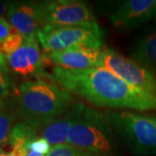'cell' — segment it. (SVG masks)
<instances>
[{
	"label": "cell",
	"instance_id": "16",
	"mask_svg": "<svg viewBox=\"0 0 156 156\" xmlns=\"http://www.w3.org/2000/svg\"><path fill=\"white\" fill-rule=\"evenodd\" d=\"M23 41L24 38L22 35L13 29L10 36L5 41L0 43V52L6 54V56L11 55L22 46Z\"/></svg>",
	"mask_w": 156,
	"mask_h": 156
},
{
	"label": "cell",
	"instance_id": "22",
	"mask_svg": "<svg viewBox=\"0 0 156 156\" xmlns=\"http://www.w3.org/2000/svg\"><path fill=\"white\" fill-rule=\"evenodd\" d=\"M9 4L6 2H1L0 1V18H4V15L6 11H8Z\"/></svg>",
	"mask_w": 156,
	"mask_h": 156
},
{
	"label": "cell",
	"instance_id": "4",
	"mask_svg": "<svg viewBox=\"0 0 156 156\" xmlns=\"http://www.w3.org/2000/svg\"><path fill=\"white\" fill-rule=\"evenodd\" d=\"M112 128L133 153L156 155V115L130 111L108 113Z\"/></svg>",
	"mask_w": 156,
	"mask_h": 156
},
{
	"label": "cell",
	"instance_id": "20",
	"mask_svg": "<svg viewBox=\"0 0 156 156\" xmlns=\"http://www.w3.org/2000/svg\"><path fill=\"white\" fill-rule=\"evenodd\" d=\"M13 29L5 18H0V43L5 41L10 36Z\"/></svg>",
	"mask_w": 156,
	"mask_h": 156
},
{
	"label": "cell",
	"instance_id": "24",
	"mask_svg": "<svg viewBox=\"0 0 156 156\" xmlns=\"http://www.w3.org/2000/svg\"><path fill=\"white\" fill-rule=\"evenodd\" d=\"M0 156H8V154H6V153H5V152L3 151L2 153H0Z\"/></svg>",
	"mask_w": 156,
	"mask_h": 156
},
{
	"label": "cell",
	"instance_id": "1",
	"mask_svg": "<svg viewBox=\"0 0 156 156\" xmlns=\"http://www.w3.org/2000/svg\"><path fill=\"white\" fill-rule=\"evenodd\" d=\"M51 76L63 89L95 106L156 110V95L134 88L105 67L86 69L54 67Z\"/></svg>",
	"mask_w": 156,
	"mask_h": 156
},
{
	"label": "cell",
	"instance_id": "10",
	"mask_svg": "<svg viewBox=\"0 0 156 156\" xmlns=\"http://www.w3.org/2000/svg\"><path fill=\"white\" fill-rule=\"evenodd\" d=\"M5 58L13 71L20 76L37 77L46 76L37 36L24 39L22 46Z\"/></svg>",
	"mask_w": 156,
	"mask_h": 156
},
{
	"label": "cell",
	"instance_id": "11",
	"mask_svg": "<svg viewBox=\"0 0 156 156\" xmlns=\"http://www.w3.org/2000/svg\"><path fill=\"white\" fill-rule=\"evenodd\" d=\"M9 23L24 39L37 36L40 23L37 12V2L18 1L9 4L7 11Z\"/></svg>",
	"mask_w": 156,
	"mask_h": 156
},
{
	"label": "cell",
	"instance_id": "2",
	"mask_svg": "<svg viewBox=\"0 0 156 156\" xmlns=\"http://www.w3.org/2000/svg\"><path fill=\"white\" fill-rule=\"evenodd\" d=\"M73 104L69 91L44 80L28 81L19 87L17 112L34 129L44 128Z\"/></svg>",
	"mask_w": 156,
	"mask_h": 156
},
{
	"label": "cell",
	"instance_id": "14",
	"mask_svg": "<svg viewBox=\"0 0 156 156\" xmlns=\"http://www.w3.org/2000/svg\"><path fill=\"white\" fill-rule=\"evenodd\" d=\"M15 105L11 99L0 100V146L5 144L10 135L15 120Z\"/></svg>",
	"mask_w": 156,
	"mask_h": 156
},
{
	"label": "cell",
	"instance_id": "6",
	"mask_svg": "<svg viewBox=\"0 0 156 156\" xmlns=\"http://www.w3.org/2000/svg\"><path fill=\"white\" fill-rule=\"evenodd\" d=\"M37 37L45 52L73 49L101 50L104 44L103 30L82 27L47 26L39 29Z\"/></svg>",
	"mask_w": 156,
	"mask_h": 156
},
{
	"label": "cell",
	"instance_id": "18",
	"mask_svg": "<svg viewBox=\"0 0 156 156\" xmlns=\"http://www.w3.org/2000/svg\"><path fill=\"white\" fill-rule=\"evenodd\" d=\"M27 150L35 151L40 153L42 154H48L51 149V147L48 143V141L44 138H37L32 141H30L27 145Z\"/></svg>",
	"mask_w": 156,
	"mask_h": 156
},
{
	"label": "cell",
	"instance_id": "9",
	"mask_svg": "<svg viewBox=\"0 0 156 156\" xmlns=\"http://www.w3.org/2000/svg\"><path fill=\"white\" fill-rule=\"evenodd\" d=\"M44 63L68 69L103 67L102 50L73 49L43 53Z\"/></svg>",
	"mask_w": 156,
	"mask_h": 156
},
{
	"label": "cell",
	"instance_id": "7",
	"mask_svg": "<svg viewBox=\"0 0 156 156\" xmlns=\"http://www.w3.org/2000/svg\"><path fill=\"white\" fill-rule=\"evenodd\" d=\"M102 61L103 67L116 74L128 83L156 95V75L154 71L110 48L102 50Z\"/></svg>",
	"mask_w": 156,
	"mask_h": 156
},
{
	"label": "cell",
	"instance_id": "26",
	"mask_svg": "<svg viewBox=\"0 0 156 156\" xmlns=\"http://www.w3.org/2000/svg\"><path fill=\"white\" fill-rule=\"evenodd\" d=\"M155 20H156V15H155Z\"/></svg>",
	"mask_w": 156,
	"mask_h": 156
},
{
	"label": "cell",
	"instance_id": "23",
	"mask_svg": "<svg viewBox=\"0 0 156 156\" xmlns=\"http://www.w3.org/2000/svg\"><path fill=\"white\" fill-rule=\"evenodd\" d=\"M27 156H44V154L37 153V152H35V151H29L28 154Z\"/></svg>",
	"mask_w": 156,
	"mask_h": 156
},
{
	"label": "cell",
	"instance_id": "5",
	"mask_svg": "<svg viewBox=\"0 0 156 156\" xmlns=\"http://www.w3.org/2000/svg\"><path fill=\"white\" fill-rule=\"evenodd\" d=\"M40 29L82 27L102 30L95 19L91 6L80 0H45L37 2Z\"/></svg>",
	"mask_w": 156,
	"mask_h": 156
},
{
	"label": "cell",
	"instance_id": "25",
	"mask_svg": "<svg viewBox=\"0 0 156 156\" xmlns=\"http://www.w3.org/2000/svg\"><path fill=\"white\" fill-rule=\"evenodd\" d=\"M8 156H12V155H11V154H8Z\"/></svg>",
	"mask_w": 156,
	"mask_h": 156
},
{
	"label": "cell",
	"instance_id": "3",
	"mask_svg": "<svg viewBox=\"0 0 156 156\" xmlns=\"http://www.w3.org/2000/svg\"><path fill=\"white\" fill-rule=\"evenodd\" d=\"M68 144L91 154L105 156L114 150V134L106 115L78 102Z\"/></svg>",
	"mask_w": 156,
	"mask_h": 156
},
{
	"label": "cell",
	"instance_id": "21",
	"mask_svg": "<svg viewBox=\"0 0 156 156\" xmlns=\"http://www.w3.org/2000/svg\"><path fill=\"white\" fill-rule=\"evenodd\" d=\"M0 70L4 72H8V67L6 63L5 56L3 55V53L0 52Z\"/></svg>",
	"mask_w": 156,
	"mask_h": 156
},
{
	"label": "cell",
	"instance_id": "8",
	"mask_svg": "<svg viewBox=\"0 0 156 156\" xmlns=\"http://www.w3.org/2000/svg\"><path fill=\"white\" fill-rule=\"evenodd\" d=\"M156 15V0H124L112 2L108 17L115 28L128 31L140 27Z\"/></svg>",
	"mask_w": 156,
	"mask_h": 156
},
{
	"label": "cell",
	"instance_id": "15",
	"mask_svg": "<svg viewBox=\"0 0 156 156\" xmlns=\"http://www.w3.org/2000/svg\"><path fill=\"white\" fill-rule=\"evenodd\" d=\"M37 138V135L36 133V129L31 128L26 123L19 122L17 123L13 127L7 141L1 146L11 147V150H12V147L14 146H21L26 147L30 141L36 140Z\"/></svg>",
	"mask_w": 156,
	"mask_h": 156
},
{
	"label": "cell",
	"instance_id": "13",
	"mask_svg": "<svg viewBox=\"0 0 156 156\" xmlns=\"http://www.w3.org/2000/svg\"><path fill=\"white\" fill-rule=\"evenodd\" d=\"M130 55L141 66L156 70V30L143 33L134 39Z\"/></svg>",
	"mask_w": 156,
	"mask_h": 156
},
{
	"label": "cell",
	"instance_id": "12",
	"mask_svg": "<svg viewBox=\"0 0 156 156\" xmlns=\"http://www.w3.org/2000/svg\"><path fill=\"white\" fill-rule=\"evenodd\" d=\"M76 104L74 103L62 116L44 128L42 136L48 141L51 147L68 144L70 128L76 115Z\"/></svg>",
	"mask_w": 156,
	"mask_h": 156
},
{
	"label": "cell",
	"instance_id": "19",
	"mask_svg": "<svg viewBox=\"0 0 156 156\" xmlns=\"http://www.w3.org/2000/svg\"><path fill=\"white\" fill-rule=\"evenodd\" d=\"M11 83L7 73L0 70V100L6 98L10 93Z\"/></svg>",
	"mask_w": 156,
	"mask_h": 156
},
{
	"label": "cell",
	"instance_id": "17",
	"mask_svg": "<svg viewBox=\"0 0 156 156\" xmlns=\"http://www.w3.org/2000/svg\"><path fill=\"white\" fill-rule=\"evenodd\" d=\"M45 156H102L91 154L86 151L78 149L73 146L65 144L53 147L49 152L48 154Z\"/></svg>",
	"mask_w": 156,
	"mask_h": 156
}]
</instances>
